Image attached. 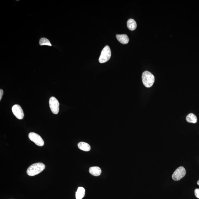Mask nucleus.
I'll list each match as a JSON object with an SVG mask.
<instances>
[{"mask_svg":"<svg viewBox=\"0 0 199 199\" xmlns=\"http://www.w3.org/2000/svg\"><path fill=\"white\" fill-rule=\"evenodd\" d=\"M45 168V166L43 163H35L32 164L27 168V174L30 176L36 175L42 172Z\"/></svg>","mask_w":199,"mask_h":199,"instance_id":"f257e3e1","label":"nucleus"},{"mask_svg":"<svg viewBox=\"0 0 199 199\" xmlns=\"http://www.w3.org/2000/svg\"><path fill=\"white\" fill-rule=\"evenodd\" d=\"M142 78L143 83L146 87H152L155 82V77L152 73L148 71L144 72Z\"/></svg>","mask_w":199,"mask_h":199,"instance_id":"f03ea898","label":"nucleus"},{"mask_svg":"<svg viewBox=\"0 0 199 199\" xmlns=\"http://www.w3.org/2000/svg\"><path fill=\"white\" fill-rule=\"evenodd\" d=\"M112 55V53L110 48L108 45H106L102 50L101 53L99 58V63H103L107 62L110 59Z\"/></svg>","mask_w":199,"mask_h":199,"instance_id":"7ed1b4c3","label":"nucleus"},{"mask_svg":"<svg viewBox=\"0 0 199 199\" xmlns=\"http://www.w3.org/2000/svg\"><path fill=\"white\" fill-rule=\"evenodd\" d=\"M50 109L53 114H57L60 109V104L58 100L54 97H51L49 100Z\"/></svg>","mask_w":199,"mask_h":199,"instance_id":"20e7f679","label":"nucleus"},{"mask_svg":"<svg viewBox=\"0 0 199 199\" xmlns=\"http://www.w3.org/2000/svg\"><path fill=\"white\" fill-rule=\"evenodd\" d=\"M28 138L30 140L34 142L38 146H42L44 145V142L42 138L36 133H30L28 134Z\"/></svg>","mask_w":199,"mask_h":199,"instance_id":"39448f33","label":"nucleus"},{"mask_svg":"<svg viewBox=\"0 0 199 199\" xmlns=\"http://www.w3.org/2000/svg\"><path fill=\"white\" fill-rule=\"evenodd\" d=\"M186 174V171L183 167H179L173 173L172 178L174 181H178L183 178Z\"/></svg>","mask_w":199,"mask_h":199,"instance_id":"423d86ee","label":"nucleus"},{"mask_svg":"<svg viewBox=\"0 0 199 199\" xmlns=\"http://www.w3.org/2000/svg\"><path fill=\"white\" fill-rule=\"evenodd\" d=\"M13 113L17 119H23L24 114L22 108L19 105L15 104L12 108Z\"/></svg>","mask_w":199,"mask_h":199,"instance_id":"0eeeda50","label":"nucleus"},{"mask_svg":"<svg viewBox=\"0 0 199 199\" xmlns=\"http://www.w3.org/2000/svg\"><path fill=\"white\" fill-rule=\"evenodd\" d=\"M116 37L118 41L122 44H126L129 42V39L126 34H117Z\"/></svg>","mask_w":199,"mask_h":199,"instance_id":"6e6552de","label":"nucleus"},{"mask_svg":"<svg viewBox=\"0 0 199 199\" xmlns=\"http://www.w3.org/2000/svg\"><path fill=\"white\" fill-rule=\"evenodd\" d=\"M89 171L92 175L95 176H99L102 173V170L101 168L97 166L91 167L89 168Z\"/></svg>","mask_w":199,"mask_h":199,"instance_id":"1a4fd4ad","label":"nucleus"},{"mask_svg":"<svg viewBox=\"0 0 199 199\" xmlns=\"http://www.w3.org/2000/svg\"><path fill=\"white\" fill-rule=\"evenodd\" d=\"M85 190L82 187H79L76 193V199H82L85 195Z\"/></svg>","mask_w":199,"mask_h":199,"instance_id":"9d476101","label":"nucleus"},{"mask_svg":"<svg viewBox=\"0 0 199 199\" xmlns=\"http://www.w3.org/2000/svg\"><path fill=\"white\" fill-rule=\"evenodd\" d=\"M78 147L79 149L82 151L88 152L90 151L91 149V147L90 145L87 143L85 142H80L78 144Z\"/></svg>","mask_w":199,"mask_h":199,"instance_id":"9b49d317","label":"nucleus"},{"mask_svg":"<svg viewBox=\"0 0 199 199\" xmlns=\"http://www.w3.org/2000/svg\"><path fill=\"white\" fill-rule=\"evenodd\" d=\"M127 26L129 30L133 31L136 29L137 27L136 23L134 20L130 18L128 20L127 22Z\"/></svg>","mask_w":199,"mask_h":199,"instance_id":"f8f14e48","label":"nucleus"},{"mask_svg":"<svg viewBox=\"0 0 199 199\" xmlns=\"http://www.w3.org/2000/svg\"><path fill=\"white\" fill-rule=\"evenodd\" d=\"M186 120L189 123H196L197 122V119L196 115L193 113H190L187 115Z\"/></svg>","mask_w":199,"mask_h":199,"instance_id":"ddd939ff","label":"nucleus"},{"mask_svg":"<svg viewBox=\"0 0 199 199\" xmlns=\"http://www.w3.org/2000/svg\"><path fill=\"white\" fill-rule=\"evenodd\" d=\"M39 44L41 46L46 45L50 46V47L52 46V45L51 44L50 40L47 38H45V37H42V38H40L39 41Z\"/></svg>","mask_w":199,"mask_h":199,"instance_id":"4468645a","label":"nucleus"},{"mask_svg":"<svg viewBox=\"0 0 199 199\" xmlns=\"http://www.w3.org/2000/svg\"><path fill=\"white\" fill-rule=\"evenodd\" d=\"M194 193L196 197L199 199V189H196L195 190Z\"/></svg>","mask_w":199,"mask_h":199,"instance_id":"2eb2a0df","label":"nucleus"},{"mask_svg":"<svg viewBox=\"0 0 199 199\" xmlns=\"http://www.w3.org/2000/svg\"><path fill=\"white\" fill-rule=\"evenodd\" d=\"M3 93H4L3 90L2 89H1V90H0V100H1V99H2L3 95Z\"/></svg>","mask_w":199,"mask_h":199,"instance_id":"dca6fc26","label":"nucleus"},{"mask_svg":"<svg viewBox=\"0 0 199 199\" xmlns=\"http://www.w3.org/2000/svg\"><path fill=\"white\" fill-rule=\"evenodd\" d=\"M197 184L198 185H199V180H198V181H197Z\"/></svg>","mask_w":199,"mask_h":199,"instance_id":"f3484780","label":"nucleus"}]
</instances>
